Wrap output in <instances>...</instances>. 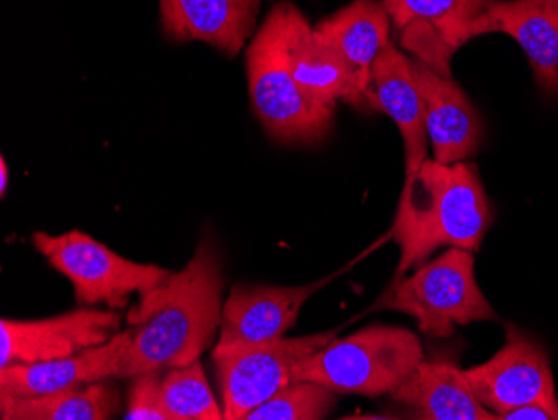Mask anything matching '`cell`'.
<instances>
[{"mask_svg":"<svg viewBox=\"0 0 558 420\" xmlns=\"http://www.w3.org/2000/svg\"><path fill=\"white\" fill-rule=\"evenodd\" d=\"M291 4L268 12L246 51L251 106L269 137L284 144L325 140L335 109L315 101L294 80L288 52Z\"/></svg>","mask_w":558,"mask_h":420,"instance_id":"obj_3","label":"cell"},{"mask_svg":"<svg viewBox=\"0 0 558 420\" xmlns=\"http://www.w3.org/2000/svg\"><path fill=\"white\" fill-rule=\"evenodd\" d=\"M338 332L340 328L308 337H283L243 349L213 352L225 420H244L251 410L293 382L294 365L323 349L337 337Z\"/></svg>","mask_w":558,"mask_h":420,"instance_id":"obj_7","label":"cell"},{"mask_svg":"<svg viewBox=\"0 0 558 420\" xmlns=\"http://www.w3.org/2000/svg\"><path fill=\"white\" fill-rule=\"evenodd\" d=\"M465 374L476 399L497 417L532 403L547 404L558 412L547 350L515 325H507L504 347L490 360Z\"/></svg>","mask_w":558,"mask_h":420,"instance_id":"obj_9","label":"cell"},{"mask_svg":"<svg viewBox=\"0 0 558 420\" xmlns=\"http://www.w3.org/2000/svg\"><path fill=\"white\" fill-rule=\"evenodd\" d=\"M425 112V128L434 159L444 165L466 161L478 153L485 122L453 77L413 61Z\"/></svg>","mask_w":558,"mask_h":420,"instance_id":"obj_13","label":"cell"},{"mask_svg":"<svg viewBox=\"0 0 558 420\" xmlns=\"http://www.w3.org/2000/svg\"><path fill=\"white\" fill-rule=\"evenodd\" d=\"M329 278L306 287L236 285L222 305L218 344L213 352L243 349L283 338L310 297Z\"/></svg>","mask_w":558,"mask_h":420,"instance_id":"obj_11","label":"cell"},{"mask_svg":"<svg viewBox=\"0 0 558 420\" xmlns=\"http://www.w3.org/2000/svg\"><path fill=\"white\" fill-rule=\"evenodd\" d=\"M133 334L128 328L108 344L65 359L0 367V397H36L116 377Z\"/></svg>","mask_w":558,"mask_h":420,"instance_id":"obj_15","label":"cell"},{"mask_svg":"<svg viewBox=\"0 0 558 420\" xmlns=\"http://www.w3.org/2000/svg\"><path fill=\"white\" fill-rule=\"evenodd\" d=\"M222 260L211 233L203 235L186 268L141 295L128 313L134 334L119 379L187 365L211 347L221 327Z\"/></svg>","mask_w":558,"mask_h":420,"instance_id":"obj_1","label":"cell"},{"mask_svg":"<svg viewBox=\"0 0 558 420\" xmlns=\"http://www.w3.org/2000/svg\"><path fill=\"white\" fill-rule=\"evenodd\" d=\"M161 397L171 420L225 419L199 360L168 369L161 381Z\"/></svg>","mask_w":558,"mask_h":420,"instance_id":"obj_21","label":"cell"},{"mask_svg":"<svg viewBox=\"0 0 558 420\" xmlns=\"http://www.w3.org/2000/svg\"><path fill=\"white\" fill-rule=\"evenodd\" d=\"M288 52L294 80L315 101L337 108L338 101L366 108V97L350 65L331 47L316 39L308 19L291 4Z\"/></svg>","mask_w":558,"mask_h":420,"instance_id":"obj_16","label":"cell"},{"mask_svg":"<svg viewBox=\"0 0 558 420\" xmlns=\"http://www.w3.org/2000/svg\"><path fill=\"white\" fill-rule=\"evenodd\" d=\"M130 404L125 410L128 420H171L161 397V370H150L133 377Z\"/></svg>","mask_w":558,"mask_h":420,"instance_id":"obj_23","label":"cell"},{"mask_svg":"<svg viewBox=\"0 0 558 420\" xmlns=\"http://www.w3.org/2000/svg\"><path fill=\"white\" fill-rule=\"evenodd\" d=\"M497 419L500 420H558L557 410L551 409L547 404L532 403L525 406L510 409L509 412L501 413Z\"/></svg>","mask_w":558,"mask_h":420,"instance_id":"obj_24","label":"cell"},{"mask_svg":"<svg viewBox=\"0 0 558 420\" xmlns=\"http://www.w3.org/2000/svg\"><path fill=\"white\" fill-rule=\"evenodd\" d=\"M545 2L558 14V0H545Z\"/></svg>","mask_w":558,"mask_h":420,"instance_id":"obj_26","label":"cell"},{"mask_svg":"<svg viewBox=\"0 0 558 420\" xmlns=\"http://www.w3.org/2000/svg\"><path fill=\"white\" fill-rule=\"evenodd\" d=\"M37 252L52 268L71 280L80 305L121 310L133 293H146L165 284L172 272L158 265L131 262L105 243L80 230L52 237L37 231L33 237Z\"/></svg>","mask_w":558,"mask_h":420,"instance_id":"obj_6","label":"cell"},{"mask_svg":"<svg viewBox=\"0 0 558 420\" xmlns=\"http://www.w3.org/2000/svg\"><path fill=\"white\" fill-rule=\"evenodd\" d=\"M373 309L407 313L432 338H448L457 327L498 319L480 290L473 252L457 247L395 280Z\"/></svg>","mask_w":558,"mask_h":420,"instance_id":"obj_5","label":"cell"},{"mask_svg":"<svg viewBox=\"0 0 558 420\" xmlns=\"http://www.w3.org/2000/svg\"><path fill=\"white\" fill-rule=\"evenodd\" d=\"M398 404L409 407L415 419L425 420H495L497 416L485 409L465 370L450 359H423L404 379L403 384L391 392Z\"/></svg>","mask_w":558,"mask_h":420,"instance_id":"obj_17","label":"cell"},{"mask_svg":"<svg viewBox=\"0 0 558 420\" xmlns=\"http://www.w3.org/2000/svg\"><path fill=\"white\" fill-rule=\"evenodd\" d=\"M119 410L121 397L108 379L36 397H0L2 420H108Z\"/></svg>","mask_w":558,"mask_h":420,"instance_id":"obj_20","label":"cell"},{"mask_svg":"<svg viewBox=\"0 0 558 420\" xmlns=\"http://www.w3.org/2000/svg\"><path fill=\"white\" fill-rule=\"evenodd\" d=\"M404 51L416 62L451 77L460 47L487 34L488 0H381Z\"/></svg>","mask_w":558,"mask_h":420,"instance_id":"obj_8","label":"cell"},{"mask_svg":"<svg viewBox=\"0 0 558 420\" xmlns=\"http://www.w3.org/2000/svg\"><path fill=\"white\" fill-rule=\"evenodd\" d=\"M390 29L391 19L381 0H353L316 24L313 34L344 59L366 97L373 64L391 43Z\"/></svg>","mask_w":558,"mask_h":420,"instance_id":"obj_19","label":"cell"},{"mask_svg":"<svg viewBox=\"0 0 558 420\" xmlns=\"http://www.w3.org/2000/svg\"><path fill=\"white\" fill-rule=\"evenodd\" d=\"M366 106L393 119L403 137L404 181L412 180L428 159V134L413 61L393 43L385 47L373 64Z\"/></svg>","mask_w":558,"mask_h":420,"instance_id":"obj_12","label":"cell"},{"mask_svg":"<svg viewBox=\"0 0 558 420\" xmlns=\"http://www.w3.org/2000/svg\"><path fill=\"white\" fill-rule=\"evenodd\" d=\"M337 395L318 382L293 381L244 420H322L337 407Z\"/></svg>","mask_w":558,"mask_h":420,"instance_id":"obj_22","label":"cell"},{"mask_svg":"<svg viewBox=\"0 0 558 420\" xmlns=\"http://www.w3.org/2000/svg\"><path fill=\"white\" fill-rule=\"evenodd\" d=\"M490 33L515 39L538 89L547 97H558V14L545 0H488Z\"/></svg>","mask_w":558,"mask_h":420,"instance_id":"obj_18","label":"cell"},{"mask_svg":"<svg viewBox=\"0 0 558 420\" xmlns=\"http://www.w3.org/2000/svg\"><path fill=\"white\" fill-rule=\"evenodd\" d=\"M116 310L81 309L43 320L0 322V367L47 362L108 344L121 328Z\"/></svg>","mask_w":558,"mask_h":420,"instance_id":"obj_10","label":"cell"},{"mask_svg":"<svg viewBox=\"0 0 558 420\" xmlns=\"http://www.w3.org/2000/svg\"><path fill=\"white\" fill-rule=\"evenodd\" d=\"M492 224L494 209L475 165L426 159L404 181L398 202L391 233L401 259L395 280L428 262L440 247L478 252Z\"/></svg>","mask_w":558,"mask_h":420,"instance_id":"obj_2","label":"cell"},{"mask_svg":"<svg viewBox=\"0 0 558 420\" xmlns=\"http://www.w3.org/2000/svg\"><path fill=\"white\" fill-rule=\"evenodd\" d=\"M9 187V169H8V163H5V159H0V194L2 196H5V191H8Z\"/></svg>","mask_w":558,"mask_h":420,"instance_id":"obj_25","label":"cell"},{"mask_svg":"<svg viewBox=\"0 0 558 420\" xmlns=\"http://www.w3.org/2000/svg\"><path fill=\"white\" fill-rule=\"evenodd\" d=\"M259 0H159L162 33L174 43H205L240 55L255 34Z\"/></svg>","mask_w":558,"mask_h":420,"instance_id":"obj_14","label":"cell"},{"mask_svg":"<svg viewBox=\"0 0 558 420\" xmlns=\"http://www.w3.org/2000/svg\"><path fill=\"white\" fill-rule=\"evenodd\" d=\"M425 359L422 341L407 328L373 325L337 338L294 365L293 381H312L337 394L379 397L397 391Z\"/></svg>","mask_w":558,"mask_h":420,"instance_id":"obj_4","label":"cell"}]
</instances>
